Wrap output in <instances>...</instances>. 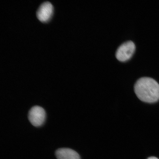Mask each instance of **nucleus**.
<instances>
[{"instance_id":"1","label":"nucleus","mask_w":159,"mask_h":159,"mask_svg":"<svg viewBox=\"0 0 159 159\" xmlns=\"http://www.w3.org/2000/svg\"><path fill=\"white\" fill-rule=\"evenodd\" d=\"M135 94L143 102L154 103L159 99V84L151 77H141L134 86Z\"/></svg>"},{"instance_id":"2","label":"nucleus","mask_w":159,"mask_h":159,"mask_svg":"<svg viewBox=\"0 0 159 159\" xmlns=\"http://www.w3.org/2000/svg\"><path fill=\"white\" fill-rule=\"evenodd\" d=\"M136 46L131 41L123 43L117 49L116 57L118 60L125 61L130 59L134 52Z\"/></svg>"},{"instance_id":"3","label":"nucleus","mask_w":159,"mask_h":159,"mask_svg":"<svg viewBox=\"0 0 159 159\" xmlns=\"http://www.w3.org/2000/svg\"><path fill=\"white\" fill-rule=\"evenodd\" d=\"M45 117L44 109L39 106L32 107L29 113L28 118L30 122L35 127L41 126L44 122Z\"/></svg>"},{"instance_id":"4","label":"nucleus","mask_w":159,"mask_h":159,"mask_svg":"<svg viewBox=\"0 0 159 159\" xmlns=\"http://www.w3.org/2000/svg\"><path fill=\"white\" fill-rule=\"evenodd\" d=\"M53 8L49 2L43 3L40 6L37 12V16L40 21L43 23L47 22L50 20L53 15Z\"/></svg>"},{"instance_id":"5","label":"nucleus","mask_w":159,"mask_h":159,"mask_svg":"<svg viewBox=\"0 0 159 159\" xmlns=\"http://www.w3.org/2000/svg\"><path fill=\"white\" fill-rule=\"evenodd\" d=\"M55 154L57 159H80L76 152L70 148H59L56 152Z\"/></svg>"},{"instance_id":"6","label":"nucleus","mask_w":159,"mask_h":159,"mask_svg":"<svg viewBox=\"0 0 159 159\" xmlns=\"http://www.w3.org/2000/svg\"><path fill=\"white\" fill-rule=\"evenodd\" d=\"M148 159H158V158L156 157H152L148 158Z\"/></svg>"}]
</instances>
